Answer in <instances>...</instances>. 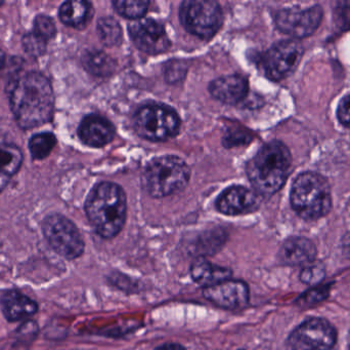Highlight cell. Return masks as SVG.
<instances>
[{"label":"cell","instance_id":"6","mask_svg":"<svg viewBox=\"0 0 350 350\" xmlns=\"http://www.w3.org/2000/svg\"><path fill=\"white\" fill-rule=\"evenodd\" d=\"M133 125L137 135L144 139L166 141L178 133L180 119L170 106L148 104L137 111Z\"/></svg>","mask_w":350,"mask_h":350},{"label":"cell","instance_id":"30","mask_svg":"<svg viewBox=\"0 0 350 350\" xmlns=\"http://www.w3.org/2000/svg\"><path fill=\"white\" fill-rule=\"evenodd\" d=\"M252 141L250 133L241 129H232L228 132L226 137L224 138V145L226 147H234V146L247 145Z\"/></svg>","mask_w":350,"mask_h":350},{"label":"cell","instance_id":"19","mask_svg":"<svg viewBox=\"0 0 350 350\" xmlns=\"http://www.w3.org/2000/svg\"><path fill=\"white\" fill-rule=\"evenodd\" d=\"M191 279L204 288L232 279V271L228 267L218 266L204 257L195 259L191 265Z\"/></svg>","mask_w":350,"mask_h":350},{"label":"cell","instance_id":"24","mask_svg":"<svg viewBox=\"0 0 350 350\" xmlns=\"http://www.w3.org/2000/svg\"><path fill=\"white\" fill-rule=\"evenodd\" d=\"M55 144H57V139L53 134H37L29 141V150L34 160H43L51 154Z\"/></svg>","mask_w":350,"mask_h":350},{"label":"cell","instance_id":"22","mask_svg":"<svg viewBox=\"0 0 350 350\" xmlns=\"http://www.w3.org/2000/svg\"><path fill=\"white\" fill-rule=\"evenodd\" d=\"M84 67L92 74L98 76H108L116 68L114 60L104 51H88L82 58Z\"/></svg>","mask_w":350,"mask_h":350},{"label":"cell","instance_id":"31","mask_svg":"<svg viewBox=\"0 0 350 350\" xmlns=\"http://www.w3.org/2000/svg\"><path fill=\"white\" fill-rule=\"evenodd\" d=\"M334 20L341 29L350 28V2H338L334 8Z\"/></svg>","mask_w":350,"mask_h":350},{"label":"cell","instance_id":"23","mask_svg":"<svg viewBox=\"0 0 350 350\" xmlns=\"http://www.w3.org/2000/svg\"><path fill=\"white\" fill-rule=\"evenodd\" d=\"M98 32L102 42L108 47L117 45L122 40V29L112 16H106L98 21Z\"/></svg>","mask_w":350,"mask_h":350},{"label":"cell","instance_id":"25","mask_svg":"<svg viewBox=\"0 0 350 350\" xmlns=\"http://www.w3.org/2000/svg\"><path fill=\"white\" fill-rule=\"evenodd\" d=\"M149 1L141 0H116L113 1L115 10L121 16L129 18H139L145 16L149 8Z\"/></svg>","mask_w":350,"mask_h":350},{"label":"cell","instance_id":"18","mask_svg":"<svg viewBox=\"0 0 350 350\" xmlns=\"http://www.w3.org/2000/svg\"><path fill=\"white\" fill-rule=\"evenodd\" d=\"M317 248L312 240L300 236L288 238L280 251L282 260L288 265H306L314 262Z\"/></svg>","mask_w":350,"mask_h":350},{"label":"cell","instance_id":"17","mask_svg":"<svg viewBox=\"0 0 350 350\" xmlns=\"http://www.w3.org/2000/svg\"><path fill=\"white\" fill-rule=\"evenodd\" d=\"M2 314L8 322H18L34 316L38 305L34 300L18 291H8L0 298Z\"/></svg>","mask_w":350,"mask_h":350},{"label":"cell","instance_id":"35","mask_svg":"<svg viewBox=\"0 0 350 350\" xmlns=\"http://www.w3.org/2000/svg\"><path fill=\"white\" fill-rule=\"evenodd\" d=\"M4 62H5V55H4L3 51L0 49V70L3 67Z\"/></svg>","mask_w":350,"mask_h":350},{"label":"cell","instance_id":"33","mask_svg":"<svg viewBox=\"0 0 350 350\" xmlns=\"http://www.w3.org/2000/svg\"><path fill=\"white\" fill-rule=\"evenodd\" d=\"M155 350H187L185 347H183L178 343H166V345H161L157 347Z\"/></svg>","mask_w":350,"mask_h":350},{"label":"cell","instance_id":"4","mask_svg":"<svg viewBox=\"0 0 350 350\" xmlns=\"http://www.w3.org/2000/svg\"><path fill=\"white\" fill-rule=\"evenodd\" d=\"M290 201L294 211L306 220L320 219L332 208L329 183L316 173H304L295 179Z\"/></svg>","mask_w":350,"mask_h":350},{"label":"cell","instance_id":"10","mask_svg":"<svg viewBox=\"0 0 350 350\" xmlns=\"http://www.w3.org/2000/svg\"><path fill=\"white\" fill-rule=\"evenodd\" d=\"M302 55L304 47L297 41L283 40L275 43L262 59L265 75L273 82L285 79L295 71Z\"/></svg>","mask_w":350,"mask_h":350},{"label":"cell","instance_id":"36","mask_svg":"<svg viewBox=\"0 0 350 350\" xmlns=\"http://www.w3.org/2000/svg\"><path fill=\"white\" fill-rule=\"evenodd\" d=\"M1 4H2V2H0V5H1Z\"/></svg>","mask_w":350,"mask_h":350},{"label":"cell","instance_id":"11","mask_svg":"<svg viewBox=\"0 0 350 350\" xmlns=\"http://www.w3.org/2000/svg\"><path fill=\"white\" fill-rule=\"evenodd\" d=\"M323 10L320 5L301 10L285 8L280 10L275 18L278 29L294 38H304L312 35L320 26Z\"/></svg>","mask_w":350,"mask_h":350},{"label":"cell","instance_id":"26","mask_svg":"<svg viewBox=\"0 0 350 350\" xmlns=\"http://www.w3.org/2000/svg\"><path fill=\"white\" fill-rule=\"evenodd\" d=\"M33 32L49 42L51 39L55 36L57 29H55L53 18L44 16V14H39L35 18Z\"/></svg>","mask_w":350,"mask_h":350},{"label":"cell","instance_id":"32","mask_svg":"<svg viewBox=\"0 0 350 350\" xmlns=\"http://www.w3.org/2000/svg\"><path fill=\"white\" fill-rule=\"evenodd\" d=\"M337 117L345 127H350V96L345 97L339 103Z\"/></svg>","mask_w":350,"mask_h":350},{"label":"cell","instance_id":"12","mask_svg":"<svg viewBox=\"0 0 350 350\" xmlns=\"http://www.w3.org/2000/svg\"><path fill=\"white\" fill-rule=\"evenodd\" d=\"M129 35L137 49L151 55L164 53L170 47L163 25L152 18H139L129 25Z\"/></svg>","mask_w":350,"mask_h":350},{"label":"cell","instance_id":"7","mask_svg":"<svg viewBox=\"0 0 350 350\" xmlns=\"http://www.w3.org/2000/svg\"><path fill=\"white\" fill-rule=\"evenodd\" d=\"M181 24L191 34L210 39L224 23V12L217 2L212 0H187L179 10Z\"/></svg>","mask_w":350,"mask_h":350},{"label":"cell","instance_id":"3","mask_svg":"<svg viewBox=\"0 0 350 350\" xmlns=\"http://www.w3.org/2000/svg\"><path fill=\"white\" fill-rule=\"evenodd\" d=\"M292 168V156L285 144L271 141L260 148L247 164V175L255 191L262 197L277 193Z\"/></svg>","mask_w":350,"mask_h":350},{"label":"cell","instance_id":"27","mask_svg":"<svg viewBox=\"0 0 350 350\" xmlns=\"http://www.w3.org/2000/svg\"><path fill=\"white\" fill-rule=\"evenodd\" d=\"M326 271L322 263L312 262L302 269L300 279L308 285L320 284L324 279Z\"/></svg>","mask_w":350,"mask_h":350},{"label":"cell","instance_id":"34","mask_svg":"<svg viewBox=\"0 0 350 350\" xmlns=\"http://www.w3.org/2000/svg\"><path fill=\"white\" fill-rule=\"evenodd\" d=\"M342 248L345 256L350 259V234L343 238Z\"/></svg>","mask_w":350,"mask_h":350},{"label":"cell","instance_id":"13","mask_svg":"<svg viewBox=\"0 0 350 350\" xmlns=\"http://www.w3.org/2000/svg\"><path fill=\"white\" fill-rule=\"evenodd\" d=\"M203 296L217 308L239 310L248 306L250 291L245 282L228 279L217 285L204 288Z\"/></svg>","mask_w":350,"mask_h":350},{"label":"cell","instance_id":"21","mask_svg":"<svg viewBox=\"0 0 350 350\" xmlns=\"http://www.w3.org/2000/svg\"><path fill=\"white\" fill-rule=\"evenodd\" d=\"M92 5L88 1L72 0L62 4L59 18L64 24L74 28H83L92 18Z\"/></svg>","mask_w":350,"mask_h":350},{"label":"cell","instance_id":"14","mask_svg":"<svg viewBox=\"0 0 350 350\" xmlns=\"http://www.w3.org/2000/svg\"><path fill=\"white\" fill-rule=\"evenodd\" d=\"M261 195L243 186H232L224 190L216 201L220 213L228 216L246 215L258 210Z\"/></svg>","mask_w":350,"mask_h":350},{"label":"cell","instance_id":"28","mask_svg":"<svg viewBox=\"0 0 350 350\" xmlns=\"http://www.w3.org/2000/svg\"><path fill=\"white\" fill-rule=\"evenodd\" d=\"M23 45H24L25 51L29 55L38 57V55L44 53L45 49H46L47 41L35 34L32 31V32L25 35L24 38H23Z\"/></svg>","mask_w":350,"mask_h":350},{"label":"cell","instance_id":"5","mask_svg":"<svg viewBox=\"0 0 350 350\" xmlns=\"http://www.w3.org/2000/svg\"><path fill=\"white\" fill-rule=\"evenodd\" d=\"M191 171L185 160L174 155L152 160L143 174V184L153 197H165L181 190L189 183Z\"/></svg>","mask_w":350,"mask_h":350},{"label":"cell","instance_id":"20","mask_svg":"<svg viewBox=\"0 0 350 350\" xmlns=\"http://www.w3.org/2000/svg\"><path fill=\"white\" fill-rule=\"evenodd\" d=\"M22 162V151L16 145L0 142V193L20 170Z\"/></svg>","mask_w":350,"mask_h":350},{"label":"cell","instance_id":"2","mask_svg":"<svg viewBox=\"0 0 350 350\" xmlns=\"http://www.w3.org/2000/svg\"><path fill=\"white\" fill-rule=\"evenodd\" d=\"M85 212L98 236L106 240L115 238L120 234L126 221L124 190L115 183H100L88 195Z\"/></svg>","mask_w":350,"mask_h":350},{"label":"cell","instance_id":"16","mask_svg":"<svg viewBox=\"0 0 350 350\" xmlns=\"http://www.w3.org/2000/svg\"><path fill=\"white\" fill-rule=\"evenodd\" d=\"M209 90L214 98L226 104L234 105L246 98L249 92L248 80L244 76H224L210 84Z\"/></svg>","mask_w":350,"mask_h":350},{"label":"cell","instance_id":"15","mask_svg":"<svg viewBox=\"0 0 350 350\" xmlns=\"http://www.w3.org/2000/svg\"><path fill=\"white\" fill-rule=\"evenodd\" d=\"M78 136L86 145L100 148L112 141L115 136V127L105 117L96 114L88 115L80 123Z\"/></svg>","mask_w":350,"mask_h":350},{"label":"cell","instance_id":"1","mask_svg":"<svg viewBox=\"0 0 350 350\" xmlns=\"http://www.w3.org/2000/svg\"><path fill=\"white\" fill-rule=\"evenodd\" d=\"M10 104L21 129H34L49 123L55 108L51 82L38 72L24 74L10 90Z\"/></svg>","mask_w":350,"mask_h":350},{"label":"cell","instance_id":"8","mask_svg":"<svg viewBox=\"0 0 350 350\" xmlns=\"http://www.w3.org/2000/svg\"><path fill=\"white\" fill-rule=\"evenodd\" d=\"M47 242L59 256L74 260L84 252L85 244L78 228L71 220L59 214L47 216L42 223Z\"/></svg>","mask_w":350,"mask_h":350},{"label":"cell","instance_id":"9","mask_svg":"<svg viewBox=\"0 0 350 350\" xmlns=\"http://www.w3.org/2000/svg\"><path fill=\"white\" fill-rule=\"evenodd\" d=\"M336 331L324 318H310L290 335L288 345L292 350H330L336 343Z\"/></svg>","mask_w":350,"mask_h":350},{"label":"cell","instance_id":"29","mask_svg":"<svg viewBox=\"0 0 350 350\" xmlns=\"http://www.w3.org/2000/svg\"><path fill=\"white\" fill-rule=\"evenodd\" d=\"M329 290H330V288L327 287V286L326 287L316 288V289L310 290V291L304 294L298 300V303L300 304V306H304V308H310V306L314 305V304L322 302L323 300L328 298Z\"/></svg>","mask_w":350,"mask_h":350}]
</instances>
